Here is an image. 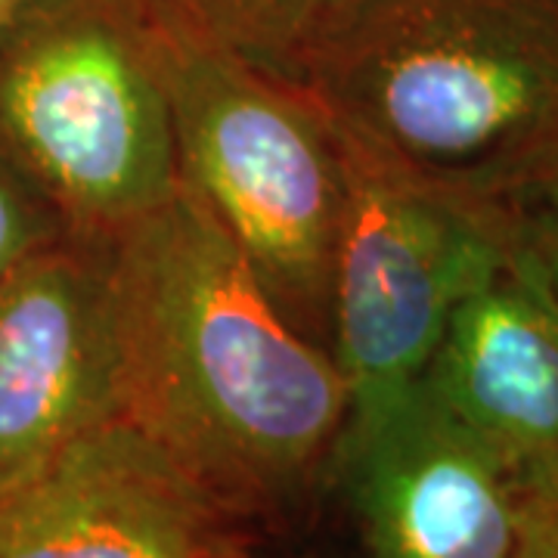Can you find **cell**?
<instances>
[{
	"label": "cell",
	"instance_id": "9a60e30c",
	"mask_svg": "<svg viewBox=\"0 0 558 558\" xmlns=\"http://www.w3.org/2000/svg\"><path fill=\"white\" fill-rule=\"evenodd\" d=\"M20 3L22 0H0V25L16 13V7H20Z\"/></svg>",
	"mask_w": 558,
	"mask_h": 558
},
{
	"label": "cell",
	"instance_id": "7c38bea8",
	"mask_svg": "<svg viewBox=\"0 0 558 558\" xmlns=\"http://www.w3.org/2000/svg\"><path fill=\"white\" fill-rule=\"evenodd\" d=\"M519 502L512 558H558V459L519 465Z\"/></svg>",
	"mask_w": 558,
	"mask_h": 558
},
{
	"label": "cell",
	"instance_id": "52a82bcc",
	"mask_svg": "<svg viewBox=\"0 0 558 558\" xmlns=\"http://www.w3.org/2000/svg\"><path fill=\"white\" fill-rule=\"evenodd\" d=\"M121 418L109 245L60 236L0 282V490Z\"/></svg>",
	"mask_w": 558,
	"mask_h": 558
},
{
	"label": "cell",
	"instance_id": "5b68a950",
	"mask_svg": "<svg viewBox=\"0 0 558 558\" xmlns=\"http://www.w3.org/2000/svg\"><path fill=\"white\" fill-rule=\"evenodd\" d=\"M329 128L344 174L329 351L348 416H363L422 379L453 307L512 258L521 208L418 178Z\"/></svg>",
	"mask_w": 558,
	"mask_h": 558
},
{
	"label": "cell",
	"instance_id": "5bb4252c",
	"mask_svg": "<svg viewBox=\"0 0 558 558\" xmlns=\"http://www.w3.org/2000/svg\"><path fill=\"white\" fill-rule=\"evenodd\" d=\"M527 205H558V143L543 153L519 193V208Z\"/></svg>",
	"mask_w": 558,
	"mask_h": 558
},
{
	"label": "cell",
	"instance_id": "8fae6325",
	"mask_svg": "<svg viewBox=\"0 0 558 558\" xmlns=\"http://www.w3.org/2000/svg\"><path fill=\"white\" fill-rule=\"evenodd\" d=\"M60 236L62 230L57 218L0 161V282L28 255H35L38 248Z\"/></svg>",
	"mask_w": 558,
	"mask_h": 558
},
{
	"label": "cell",
	"instance_id": "ba28073f",
	"mask_svg": "<svg viewBox=\"0 0 558 558\" xmlns=\"http://www.w3.org/2000/svg\"><path fill=\"white\" fill-rule=\"evenodd\" d=\"M0 558H242L240 524L112 418L0 490Z\"/></svg>",
	"mask_w": 558,
	"mask_h": 558
},
{
	"label": "cell",
	"instance_id": "4fadbf2b",
	"mask_svg": "<svg viewBox=\"0 0 558 558\" xmlns=\"http://www.w3.org/2000/svg\"><path fill=\"white\" fill-rule=\"evenodd\" d=\"M519 252L558 304V205L521 208Z\"/></svg>",
	"mask_w": 558,
	"mask_h": 558
},
{
	"label": "cell",
	"instance_id": "9c48e42d",
	"mask_svg": "<svg viewBox=\"0 0 558 558\" xmlns=\"http://www.w3.org/2000/svg\"><path fill=\"white\" fill-rule=\"evenodd\" d=\"M422 385L512 465L558 459V304L519 236L512 258L453 307Z\"/></svg>",
	"mask_w": 558,
	"mask_h": 558
},
{
	"label": "cell",
	"instance_id": "7a4b0ae2",
	"mask_svg": "<svg viewBox=\"0 0 558 558\" xmlns=\"http://www.w3.org/2000/svg\"><path fill=\"white\" fill-rule=\"evenodd\" d=\"M304 94L418 178L519 208L558 143V0H379Z\"/></svg>",
	"mask_w": 558,
	"mask_h": 558
},
{
	"label": "cell",
	"instance_id": "30bf717a",
	"mask_svg": "<svg viewBox=\"0 0 558 558\" xmlns=\"http://www.w3.org/2000/svg\"><path fill=\"white\" fill-rule=\"evenodd\" d=\"M190 35L304 90L317 62L379 0H149Z\"/></svg>",
	"mask_w": 558,
	"mask_h": 558
},
{
	"label": "cell",
	"instance_id": "277c9868",
	"mask_svg": "<svg viewBox=\"0 0 558 558\" xmlns=\"http://www.w3.org/2000/svg\"><path fill=\"white\" fill-rule=\"evenodd\" d=\"M149 10L180 186L218 220L286 319L329 351L344 218L329 121L304 90Z\"/></svg>",
	"mask_w": 558,
	"mask_h": 558
},
{
	"label": "cell",
	"instance_id": "8992f818",
	"mask_svg": "<svg viewBox=\"0 0 558 558\" xmlns=\"http://www.w3.org/2000/svg\"><path fill=\"white\" fill-rule=\"evenodd\" d=\"M339 481L366 558H512L519 465L453 416L422 379L388 407L348 416Z\"/></svg>",
	"mask_w": 558,
	"mask_h": 558
},
{
	"label": "cell",
	"instance_id": "3957f363",
	"mask_svg": "<svg viewBox=\"0 0 558 558\" xmlns=\"http://www.w3.org/2000/svg\"><path fill=\"white\" fill-rule=\"evenodd\" d=\"M0 161L97 245L178 193L149 0H22L0 25Z\"/></svg>",
	"mask_w": 558,
	"mask_h": 558
},
{
	"label": "cell",
	"instance_id": "6da1fadb",
	"mask_svg": "<svg viewBox=\"0 0 558 558\" xmlns=\"http://www.w3.org/2000/svg\"><path fill=\"white\" fill-rule=\"evenodd\" d=\"M119 407L223 515L277 521L332 478L351 395L183 186L109 245Z\"/></svg>",
	"mask_w": 558,
	"mask_h": 558
}]
</instances>
